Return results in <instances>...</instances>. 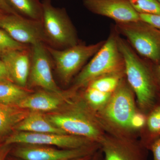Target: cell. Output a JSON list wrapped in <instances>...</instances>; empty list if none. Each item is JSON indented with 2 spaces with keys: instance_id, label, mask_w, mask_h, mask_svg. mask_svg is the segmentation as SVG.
<instances>
[{
  "instance_id": "6da1fadb",
  "label": "cell",
  "mask_w": 160,
  "mask_h": 160,
  "mask_svg": "<svg viewBox=\"0 0 160 160\" xmlns=\"http://www.w3.org/2000/svg\"><path fill=\"white\" fill-rule=\"evenodd\" d=\"M45 115L67 134L86 138L99 144L106 134L96 112L76 92L60 109Z\"/></svg>"
},
{
  "instance_id": "7a4b0ae2",
  "label": "cell",
  "mask_w": 160,
  "mask_h": 160,
  "mask_svg": "<svg viewBox=\"0 0 160 160\" xmlns=\"http://www.w3.org/2000/svg\"><path fill=\"white\" fill-rule=\"evenodd\" d=\"M118 44L124 60L126 81L136 97L140 111L146 115L160 95L152 66L139 57L128 43L118 37Z\"/></svg>"
},
{
  "instance_id": "3957f363",
  "label": "cell",
  "mask_w": 160,
  "mask_h": 160,
  "mask_svg": "<svg viewBox=\"0 0 160 160\" xmlns=\"http://www.w3.org/2000/svg\"><path fill=\"white\" fill-rule=\"evenodd\" d=\"M137 110L133 91L123 78L106 106L96 113L105 131L117 136L133 138L130 136L133 133L130 123Z\"/></svg>"
},
{
  "instance_id": "277c9868",
  "label": "cell",
  "mask_w": 160,
  "mask_h": 160,
  "mask_svg": "<svg viewBox=\"0 0 160 160\" xmlns=\"http://www.w3.org/2000/svg\"><path fill=\"white\" fill-rule=\"evenodd\" d=\"M125 73L122 56L119 49L118 36L112 33L93 56L91 61L79 72L72 90L86 88L98 78L113 73Z\"/></svg>"
},
{
  "instance_id": "5b68a950",
  "label": "cell",
  "mask_w": 160,
  "mask_h": 160,
  "mask_svg": "<svg viewBox=\"0 0 160 160\" xmlns=\"http://www.w3.org/2000/svg\"><path fill=\"white\" fill-rule=\"evenodd\" d=\"M42 4L46 46L62 49L78 44L76 30L66 9L55 7L51 0H43Z\"/></svg>"
},
{
  "instance_id": "8992f818",
  "label": "cell",
  "mask_w": 160,
  "mask_h": 160,
  "mask_svg": "<svg viewBox=\"0 0 160 160\" xmlns=\"http://www.w3.org/2000/svg\"><path fill=\"white\" fill-rule=\"evenodd\" d=\"M104 42L90 45L78 43L62 49L46 46L56 72L62 82L65 85L69 84L87 60L98 51Z\"/></svg>"
},
{
  "instance_id": "52a82bcc",
  "label": "cell",
  "mask_w": 160,
  "mask_h": 160,
  "mask_svg": "<svg viewBox=\"0 0 160 160\" xmlns=\"http://www.w3.org/2000/svg\"><path fill=\"white\" fill-rule=\"evenodd\" d=\"M117 28L138 54L151 61L153 65L160 64V30L141 20L117 23Z\"/></svg>"
},
{
  "instance_id": "ba28073f",
  "label": "cell",
  "mask_w": 160,
  "mask_h": 160,
  "mask_svg": "<svg viewBox=\"0 0 160 160\" xmlns=\"http://www.w3.org/2000/svg\"><path fill=\"white\" fill-rule=\"evenodd\" d=\"M31 66L27 88L38 87L55 93H62L54 80L52 72V60L46 45L38 43L31 46Z\"/></svg>"
},
{
  "instance_id": "9c48e42d",
  "label": "cell",
  "mask_w": 160,
  "mask_h": 160,
  "mask_svg": "<svg viewBox=\"0 0 160 160\" xmlns=\"http://www.w3.org/2000/svg\"><path fill=\"white\" fill-rule=\"evenodd\" d=\"M12 156L23 160H64L94 154L100 149L99 144L72 149H58L52 146L19 144Z\"/></svg>"
},
{
  "instance_id": "30bf717a",
  "label": "cell",
  "mask_w": 160,
  "mask_h": 160,
  "mask_svg": "<svg viewBox=\"0 0 160 160\" xmlns=\"http://www.w3.org/2000/svg\"><path fill=\"white\" fill-rule=\"evenodd\" d=\"M0 28L16 42L31 46L38 43L46 45L42 22L18 14H4L0 16Z\"/></svg>"
},
{
  "instance_id": "8fae6325",
  "label": "cell",
  "mask_w": 160,
  "mask_h": 160,
  "mask_svg": "<svg viewBox=\"0 0 160 160\" xmlns=\"http://www.w3.org/2000/svg\"><path fill=\"white\" fill-rule=\"evenodd\" d=\"M26 144L55 146L61 149H78L98 143L86 138L69 134L18 132L7 138L3 145Z\"/></svg>"
},
{
  "instance_id": "7c38bea8",
  "label": "cell",
  "mask_w": 160,
  "mask_h": 160,
  "mask_svg": "<svg viewBox=\"0 0 160 160\" xmlns=\"http://www.w3.org/2000/svg\"><path fill=\"white\" fill-rule=\"evenodd\" d=\"M99 145L105 160H148L149 150L133 138L106 133Z\"/></svg>"
},
{
  "instance_id": "4fadbf2b",
  "label": "cell",
  "mask_w": 160,
  "mask_h": 160,
  "mask_svg": "<svg viewBox=\"0 0 160 160\" xmlns=\"http://www.w3.org/2000/svg\"><path fill=\"white\" fill-rule=\"evenodd\" d=\"M86 9L94 14L110 18L117 23L137 22L139 14L129 0H83Z\"/></svg>"
},
{
  "instance_id": "5bb4252c",
  "label": "cell",
  "mask_w": 160,
  "mask_h": 160,
  "mask_svg": "<svg viewBox=\"0 0 160 160\" xmlns=\"http://www.w3.org/2000/svg\"><path fill=\"white\" fill-rule=\"evenodd\" d=\"M76 92L70 89L59 94L42 89L29 93L18 106L29 111L51 112L62 107Z\"/></svg>"
},
{
  "instance_id": "9a60e30c",
  "label": "cell",
  "mask_w": 160,
  "mask_h": 160,
  "mask_svg": "<svg viewBox=\"0 0 160 160\" xmlns=\"http://www.w3.org/2000/svg\"><path fill=\"white\" fill-rule=\"evenodd\" d=\"M0 58L5 64L12 82L27 88L31 66V46L22 50L8 52Z\"/></svg>"
},
{
  "instance_id": "2e32d148",
  "label": "cell",
  "mask_w": 160,
  "mask_h": 160,
  "mask_svg": "<svg viewBox=\"0 0 160 160\" xmlns=\"http://www.w3.org/2000/svg\"><path fill=\"white\" fill-rule=\"evenodd\" d=\"M18 132L67 134L62 129L55 126L42 112L30 111L25 118L16 126Z\"/></svg>"
},
{
  "instance_id": "e0dca14e",
  "label": "cell",
  "mask_w": 160,
  "mask_h": 160,
  "mask_svg": "<svg viewBox=\"0 0 160 160\" xmlns=\"http://www.w3.org/2000/svg\"><path fill=\"white\" fill-rule=\"evenodd\" d=\"M141 143L148 149L151 143L160 136V95L146 114L145 126L141 131Z\"/></svg>"
},
{
  "instance_id": "ac0fdd59",
  "label": "cell",
  "mask_w": 160,
  "mask_h": 160,
  "mask_svg": "<svg viewBox=\"0 0 160 160\" xmlns=\"http://www.w3.org/2000/svg\"><path fill=\"white\" fill-rule=\"evenodd\" d=\"M29 111L18 106L0 103V135L6 134L15 129Z\"/></svg>"
},
{
  "instance_id": "d6986e66",
  "label": "cell",
  "mask_w": 160,
  "mask_h": 160,
  "mask_svg": "<svg viewBox=\"0 0 160 160\" xmlns=\"http://www.w3.org/2000/svg\"><path fill=\"white\" fill-rule=\"evenodd\" d=\"M18 15L23 17L42 22V4L40 0H6Z\"/></svg>"
},
{
  "instance_id": "ffe728a7",
  "label": "cell",
  "mask_w": 160,
  "mask_h": 160,
  "mask_svg": "<svg viewBox=\"0 0 160 160\" xmlns=\"http://www.w3.org/2000/svg\"><path fill=\"white\" fill-rule=\"evenodd\" d=\"M32 92L9 81H0V103L18 106L28 94Z\"/></svg>"
},
{
  "instance_id": "44dd1931",
  "label": "cell",
  "mask_w": 160,
  "mask_h": 160,
  "mask_svg": "<svg viewBox=\"0 0 160 160\" xmlns=\"http://www.w3.org/2000/svg\"><path fill=\"white\" fill-rule=\"evenodd\" d=\"M85 88L82 97L87 105L96 113L106 106L112 93L103 92L89 86Z\"/></svg>"
},
{
  "instance_id": "7402d4cb",
  "label": "cell",
  "mask_w": 160,
  "mask_h": 160,
  "mask_svg": "<svg viewBox=\"0 0 160 160\" xmlns=\"http://www.w3.org/2000/svg\"><path fill=\"white\" fill-rule=\"evenodd\" d=\"M123 74H125L124 72L103 76L93 80L87 86L103 92L112 93L124 78Z\"/></svg>"
},
{
  "instance_id": "603a6c76",
  "label": "cell",
  "mask_w": 160,
  "mask_h": 160,
  "mask_svg": "<svg viewBox=\"0 0 160 160\" xmlns=\"http://www.w3.org/2000/svg\"><path fill=\"white\" fill-rule=\"evenodd\" d=\"M139 14L160 15V2L158 0H129Z\"/></svg>"
},
{
  "instance_id": "cb8c5ba5",
  "label": "cell",
  "mask_w": 160,
  "mask_h": 160,
  "mask_svg": "<svg viewBox=\"0 0 160 160\" xmlns=\"http://www.w3.org/2000/svg\"><path fill=\"white\" fill-rule=\"evenodd\" d=\"M29 46L16 42L6 31L0 28V57L8 52L22 50Z\"/></svg>"
},
{
  "instance_id": "d4e9b609",
  "label": "cell",
  "mask_w": 160,
  "mask_h": 160,
  "mask_svg": "<svg viewBox=\"0 0 160 160\" xmlns=\"http://www.w3.org/2000/svg\"><path fill=\"white\" fill-rule=\"evenodd\" d=\"M146 115L140 110H137L132 118L130 126L132 130L134 132L140 131L143 129L146 122Z\"/></svg>"
},
{
  "instance_id": "484cf974",
  "label": "cell",
  "mask_w": 160,
  "mask_h": 160,
  "mask_svg": "<svg viewBox=\"0 0 160 160\" xmlns=\"http://www.w3.org/2000/svg\"><path fill=\"white\" fill-rule=\"evenodd\" d=\"M140 20L160 30V15L139 14Z\"/></svg>"
},
{
  "instance_id": "4316f807",
  "label": "cell",
  "mask_w": 160,
  "mask_h": 160,
  "mask_svg": "<svg viewBox=\"0 0 160 160\" xmlns=\"http://www.w3.org/2000/svg\"><path fill=\"white\" fill-rule=\"evenodd\" d=\"M153 156V160H160V136L151 143L148 148Z\"/></svg>"
},
{
  "instance_id": "83f0119b",
  "label": "cell",
  "mask_w": 160,
  "mask_h": 160,
  "mask_svg": "<svg viewBox=\"0 0 160 160\" xmlns=\"http://www.w3.org/2000/svg\"><path fill=\"white\" fill-rule=\"evenodd\" d=\"M0 81L12 82L7 69L2 61L0 58Z\"/></svg>"
},
{
  "instance_id": "f1b7e54d",
  "label": "cell",
  "mask_w": 160,
  "mask_h": 160,
  "mask_svg": "<svg viewBox=\"0 0 160 160\" xmlns=\"http://www.w3.org/2000/svg\"><path fill=\"white\" fill-rule=\"evenodd\" d=\"M152 68L157 86L160 93V63L157 65H152Z\"/></svg>"
},
{
  "instance_id": "f546056e",
  "label": "cell",
  "mask_w": 160,
  "mask_h": 160,
  "mask_svg": "<svg viewBox=\"0 0 160 160\" xmlns=\"http://www.w3.org/2000/svg\"><path fill=\"white\" fill-rule=\"evenodd\" d=\"M0 10L6 14H18L9 6L6 0H0Z\"/></svg>"
},
{
  "instance_id": "4dcf8cb0",
  "label": "cell",
  "mask_w": 160,
  "mask_h": 160,
  "mask_svg": "<svg viewBox=\"0 0 160 160\" xmlns=\"http://www.w3.org/2000/svg\"><path fill=\"white\" fill-rule=\"evenodd\" d=\"M10 146L3 145L0 147V160H6L11 150Z\"/></svg>"
},
{
  "instance_id": "1f68e13d",
  "label": "cell",
  "mask_w": 160,
  "mask_h": 160,
  "mask_svg": "<svg viewBox=\"0 0 160 160\" xmlns=\"http://www.w3.org/2000/svg\"><path fill=\"white\" fill-rule=\"evenodd\" d=\"M94 154L91 155L86 156L82 157H80L78 158H75L69 159H66L64 160H91L94 156Z\"/></svg>"
},
{
  "instance_id": "d6a6232c",
  "label": "cell",
  "mask_w": 160,
  "mask_h": 160,
  "mask_svg": "<svg viewBox=\"0 0 160 160\" xmlns=\"http://www.w3.org/2000/svg\"><path fill=\"white\" fill-rule=\"evenodd\" d=\"M102 151L101 152H99L98 151L97 152L95 153L94 156L92 158V159L91 160H102V157H101V154H102Z\"/></svg>"
},
{
  "instance_id": "836d02e7",
  "label": "cell",
  "mask_w": 160,
  "mask_h": 160,
  "mask_svg": "<svg viewBox=\"0 0 160 160\" xmlns=\"http://www.w3.org/2000/svg\"><path fill=\"white\" fill-rule=\"evenodd\" d=\"M13 157V158H13L12 159H7V157H7V158H6V160H23L19 158L15 157Z\"/></svg>"
},
{
  "instance_id": "e575fe53",
  "label": "cell",
  "mask_w": 160,
  "mask_h": 160,
  "mask_svg": "<svg viewBox=\"0 0 160 160\" xmlns=\"http://www.w3.org/2000/svg\"><path fill=\"white\" fill-rule=\"evenodd\" d=\"M4 14H6V13H5V12H3L2 11V10H0V16H1L2 15Z\"/></svg>"
},
{
  "instance_id": "d590c367",
  "label": "cell",
  "mask_w": 160,
  "mask_h": 160,
  "mask_svg": "<svg viewBox=\"0 0 160 160\" xmlns=\"http://www.w3.org/2000/svg\"><path fill=\"white\" fill-rule=\"evenodd\" d=\"M158 1H160V0H158Z\"/></svg>"
}]
</instances>
